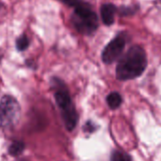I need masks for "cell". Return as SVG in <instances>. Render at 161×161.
I'll return each mask as SVG.
<instances>
[{
    "label": "cell",
    "mask_w": 161,
    "mask_h": 161,
    "mask_svg": "<svg viewBox=\"0 0 161 161\" xmlns=\"http://www.w3.org/2000/svg\"><path fill=\"white\" fill-rule=\"evenodd\" d=\"M147 67V56L140 45L131 46L119 59L116 67L118 80L126 81L142 75Z\"/></svg>",
    "instance_id": "cell-1"
},
{
    "label": "cell",
    "mask_w": 161,
    "mask_h": 161,
    "mask_svg": "<svg viewBox=\"0 0 161 161\" xmlns=\"http://www.w3.org/2000/svg\"><path fill=\"white\" fill-rule=\"evenodd\" d=\"M51 84L55 92V99L57 105L60 109L65 127L69 131H72L77 124L78 116L75 108L72 102L68 88L66 87L65 83L58 77H53L51 80Z\"/></svg>",
    "instance_id": "cell-2"
},
{
    "label": "cell",
    "mask_w": 161,
    "mask_h": 161,
    "mask_svg": "<svg viewBox=\"0 0 161 161\" xmlns=\"http://www.w3.org/2000/svg\"><path fill=\"white\" fill-rule=\"evenodd\" d=\"M71 23L78 33L86 36L95 33L99 26L97 14L92 9V5L86 1L74 8V12L71 15Z\"/></svg>",
    "instance_id": "cell-3"
},
{
    "label": "cell",
    "mask_w": 161,
    "mask_h": 161,
    "mask_svg": "<svg viewBox=\"0 0 161 161\" xmlns=\"http://www.w3.org/2000/svg\"><path fill=\"white\" fill-rule=\"evenodd\" d=\"M20 115L18 102L9 95H5L0 100V126L9 127L13 125Z\"/></svg>",
    "instance_id": "cell-4"
},
{
    "label": "cell",
    "mask_w": 161,
    "mask_h": 161,
    "mask_svg": "<svg viewBox=\"0 0 161 161\" xmlns=\"http://www.w3.org/2000/svg\"><path fill=\"white\" fill-rule=\"evenodd\" d=\"M129 40V36L126 32H120L111 40L102 52V60L106 64H111L116 61L125 50V47Z\"/></svg>",
    "instance_id": "cell-5"
},
{
    "label": "cell",
    "mask_w": 161,
    "mask_h": 161,
    "mask_svg": "<svg viewBox=\"0 0 161 161\" xmlns=\"http://www.w3.org/2000/svg\"><path fill=\"white\" fill-rule=\"evenodd\" d=\"M118 10V8L111 3L103 4L100 8L101 19L106 25H111L114 24L115 14Z\"/></svg>",
    "instance_id": "cell-6"
},
{
    "label": "cell",
    "mask_w": 161,
    "mask_h": 161,
    "mask_svg": "<svg viewBox=\"0 0 161 161\" xmlns=\"http://www.w3.org/2000/svg\"><path fill=\"white\" fill-rule=\"evenodd\" d=\"M30 44V39L25 33H22L21 35L18 36V38L15 40V47L17 51L19 52H24L25 51Z\"/></svg>",
    "instance_id": "cell-7"
},
{
    "label": "cell",
    "mask_w": 161,
    "mask_h": 161,
    "mask_svg": "<svg viewBox=\"0 0 161 161\" xmlns=\"http://www.w3.org/2000/svg\"><path fill=\"white\" fill-rule=\"evenodd\" d=\"M107 103L108 105V107L112 109H115L117 108H119L122 103H123V98L121 96V94L117 92H110L108 97H107Z\"/></svg>",
    "instance_id": "cell-8"
},
{
    "label": "cell",
    "mask_w": 161,
    "mask_h": 161,
    "mask_svg": "<svg viewBox=\"0 0 161 161\" xmlns=\"http://www.w3.org/2000/svg\"><path fill=\"white\" fill-rule=\"evenodd\" d=\"M110 161H131V158L124 151L115 150L111 154Z\"/></svg>",
    "instance_id": "cell-9"
},
{
    "label": "cell",
    "mask_w": 161,
    "mask_h": 161,
    "mask_svg": "<svg viewBox=\"0 0 161 161\" xmlns=\"http://www.w3.org/2000/svg\"><path fill=\"white\" fill-rule=\"evenodd\" d=\"M25 149V145L21 142H14L8 148V153L11 156H19Z\"/></svg>",
    "instance_id": "cell-10"
},
{
    "label": "cell",
    "mask_w": 161,
    "mask_h": 161,
    "mask_svg": "<svg viewBox=\"0 0 161 161\" xmlns=\"http://www.w3.org/2000/svg\"><path fill=\"white\" fill-rule=\"evenodd\" d=\"M139 8L138 6L132 7V6H122L118 8V12L121 16H130L135 14L138 11Z\"/></svg>",
    "instance_id": "cell-11"
},
{
    "label": "cell",
    "mask_w": 161,
    "mask_h": 161,
    "mask_svg": "<svg viewBox=\"0 0 161 161\" xmlns=\"http://www.w3.org/2000/svg\"><path fill=\"white\" fill-rule=\"evenodd\" d=\"M57 1L62 3L63 5H65L69 8H73L79 7L80 5H82L85 2L84 0H57Z\"/></svg>",
    "instance_id": "cell-12"
},
{
    "label": "cell",
    "mask_w": 161,
    "mask_h": 161,
    "mask_svg": "<svg viewBox=\"0 0 161 161\" xmlns=\"http://www.w3.org/2000/svg\"><path fill=\"white\" fill-rule=\"evenodd\" d=\"M85 130L88 131V132H92L94 130V125L92 123H88L85 125Z\"/></svg>",
    "instance_id": "cell-13"
},
{
    "label": "cell",
    "mask_w": 161,
    "mask_h": 161,
    "mask_svg": "<svg viewBox=\"0 0 161 161\" xmlns=\"http://www.w3.org/2000/svg\"><path fill=\"white\" fill-rule=\"evenodd\" d=\"M2 58H3V52H2V50L0 49V62H1V60H2Z\"/></svg>",
    "instance_id": "cell-14"
}]
</instances>
